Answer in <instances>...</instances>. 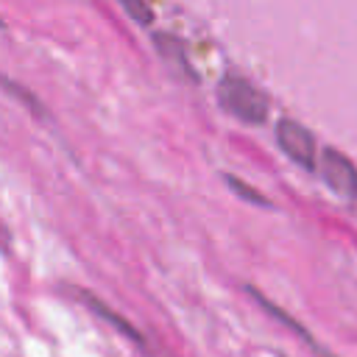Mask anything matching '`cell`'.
<instances>
[{"instance_id": "1", "label": "cell", "mask_w": 357, "mask_h": 357, "mask_svg": "<svg viewBox=\"0 0 357 357\" xmlns=\"http://www.w3.org/2000/svg\"><path fill=\"white\" fill-rule=\"evenodd\" d=\"M218 98L243 123L257 126L268 117V98L243 75H223L218 84Z\"/></svg>"}, {"instance_id": "2", "label": "cell", "mask_w": 357, "mask_h": 357, "mask_svg": "<svg viewBox=\"0 0 357 357\" xmlns=\"http://www.w3.org/2000/svg\"><path fill=\"white\" fill-rule=\"evenodd\" d=\"M276 145L284 151V156H290L296 165H301L304 170H312L318 165V156H315V139L312 134L296 123V120H279L276 123Z\"/></svg>"}, {"instance_id": "3", "label": "cell", "mask_w": 357, "mask_h": 357, "mask_svg": "<svg viewBox=\"0 0 357 357\" xmlns=\"http://www.w3.org/2000/svg\"><path fill=\"white\" fill-rule=\"evenodd\" d=\"M321 176L326 181V187L332 192H337L340 198L354 201L357 198V167L351 165V159L335 148H324L321 153Z\"/></svg>"}, {"instance_id": "4", "label": "cell", "mask_w": 357, "mask_h": 357, "mask_svg": "<svg viewBox=\"0 0 357 357\" xmlns=\"http://www.w3.org/2000/svg\"><path fill=\"white\" fill-rule=\"evenodd\" d=\"M70 293H73V296H75V298H78L84 307H89V310H92L98 318H103L106 324H112L114 329H120V332H123L128 340H134L139 349H145V337H142V332H139L134 324H128L123 315H117L112 307H106V304H103V301H100L95 293H89V290H84V287H70Z\"/></svg>"}, {"instance_id": "5", "label": "cell", "mask_w": 357, "mask_h": 357, "mask_svg": "<svg viewBox=\"0 0 357 357\" xmlns=\"http://www.w3.org/2000/svg\"><path fill=\"white\" fill-rule=\"evenodd\" d=\"M153 47L159 50V56H162V59H165L176 73L187 75L190 81H198V75H195V70H192V64H190V59H187L184 45H181L173 33H165V31L153 33Z\"/></svg>"}, {"instance_id": "6", "label": "cell", "mask_w": 357, "mask_h": 357, "mask_svg": "<svg viewBox=\"0 0 357 357\" xmlns=\"http://www.w3.org/2000/svg\"><path fill=\"white\" fill-rule=\"evenodd\" d=\"M3 84H6V92H8V95H14V98H20V100H25V103L31 106V112H33V114H39V117L45 114L42 103H39V100H36V98H33V95L25 89V86H20V84H17V81H11V78H6Z\"/></svg>"}, {"instance_id": "7", "label": "cell", "mask_w": 357, "mask_h": 357, "mask_svg": "<svg viewBox=\"0 0 357 357\" xmlns=\"http://www.w3.org/2000/svg\"><path fill=\"white\" fill-rule=\"evenodd\" d=\"M223 178H226V184H229V187H231V190H234L237 195H243V198H248V201H251V204H257V206H268V201H265V195H262V192H257L254 187H248V184H243V181H240L237 176H223Z\"/></svg>"}, {"instance_id": "8", "label": "cell", "mask_w": 357, "mask_h": 357, "mask_svg": "<svg viewBox=\"0 0 357 357\" xmlns=\"http://www.w3.org/2000/svg\"><path fill=\"white\" fill-rule=\"evenodd\" d=\"M120 8H123L128 17H134L139 25H148V22L153 20V11H151L145 3H120Z\"/></svg>"}]
</instances>
